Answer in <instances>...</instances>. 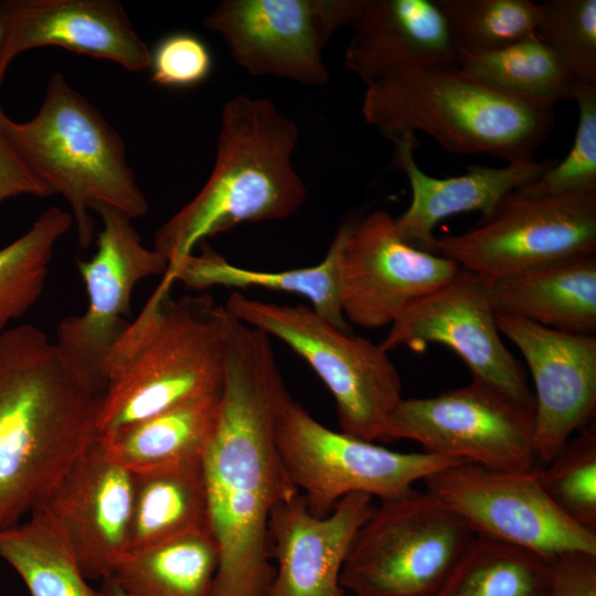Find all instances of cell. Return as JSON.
I'll list each match as a JSON object with an SVG mask.
<instances>
[{
  "instance_id": "obj_1",
  "label": "cell",
  "mask_w": 596,
  "mask_h": 596,
  "mask_svg": "<svg viewBox=\"0 0 596 596\" xmlns=\"http://www.w3.org/2000/svg\"><path fill=\"white\" fill-rule=\"evenodd\" d=\"M289 397L269 337L231 317L219 418L202 458L217 549L211 596H267L270 513L299 493L276 444Z\"/></svg>"
},
{
  "instance_id": "obj_2",
  "label": "cell",
  "mask_w": 596,
  "mask_h": 596,
  "mask_svg": "<svg viewBox=\"0 0 596 596\" xmlns=\"http://www.w3.org/2000/svg\"><path fill=\"white\" fill-rule=\"evenodd\" d=\"M103 392L39 328L0 334V530L39 510L99 437Z\"/></svg>"
},
{
  "instance_id": "obj_3",
  "label": "cell",
  "mask_w": 596,
  "mask_h": 596,
  "mask_svg": "<svg viewBox=\"0 0 596 596\" xmlns=\"http://www.w3.org/2000/svg\"><path fill=\"white\" fill-rule=\"evenodd\" d=\"M172 285L162 278L106 356L99 435L221 392L231 316Z\"/></svg>"
},
{
  "instance_id": "obj_4",
  "label": "cell",
  "mask_w": 596,
  "mask_h": 596,
  "mask_svg": "<svg viewBox=\"0 0 596 596\" xmlns=\"http://www.w3.org/2000/svg\"><path fill=\"white\" fill-rule=\"evenodd\" d=\"M299 128L267 98L243 94L223 106L212 172L200 192L155 233L169 264L206 238L247 222L288 217L307 188L292 164Z\"/></svg>"
},
{
  "instance_id": "obj_5",
  "label": "cell",
  "mask_w": 596,
  "mask_h": 596,
  "mask_svg": "<svg viewBox=\"0 0 596 596\" xmlns=\"http://www.w3.org/2000/svg\"><path fill=\"white\" fill-rule=\"evenodd\" d=\"M362 114L387 138L422 131L448 151L508 163L534 160L555 124L554 106L502 93L458 66L407 70L373 83Z\"/></svg>"
},
{
  "instance_id": "obj_6",
  "label": "cell",
  "mask_w": 596,
  "mask_h": 596,
  "mask_svg": "<svg viewBox=\"0 0 596 596\" xmlns=\"http://www.w3.org/2000/svg\"><path fill=\"white\" fill-rule=\"evenodd\" d=\"M1 124L32 174L68 203L82 248L93 241L92 211L110 207L131 220L148 213L121 137L62 73L50 76L31 119L2 111Z\"/></svg>"
},
{
  "instance_id": "obj_7",
  "label": "cell",
  "mask_w": 596,
  "mask_h": 596,
  "mask_svg": "<svg viewBox=\"0 0 596 596\" xmlns=\"http://www.w3.org/2000/svg\"><path fill=\"white\" fill-rule=\"evenodd\" d=\"M224 307L311 366L334 400L341 432L369 441L386 439L404 397L397 369L379 343L338 328L310 306L265 302L234 291Z\"/></svg>"
},
{
  "instance_id": "obj_8",
  "label": "cell",
  "mask_w": 596,
  "mask_h": 596,
  "mask_svg": "<svg viewBox=\"0 0 596 596\" xmlns=\"http://www.w3.org/2000/svg\"><path fill=\"white\" fill-rule=\"evenodd\" d=\"M475 538L426 490L380 500L353 538L340 584L351 596H437Z\"/></svg>"
},
{
  "instance_id": "obj_9",
  "label": "cell",
  "mask_w": 596,
  "mask_h": 596,
  "mask_svg": "<svg viewBox=\"0 0 596 596\" xmlns=\"http://www.w3.org/2000/svg\"><path fill=\"white\" fill-rule=\"evenodd\" d=\"M276 444L291 482L318 518L329 514L350 493L395 498L435 471L464 462L426 451H394L332 430L291 396L277 419Z\"/></svg>"
},
{
  "instance_id": "obj_10",
  "label": "cell",
  "mask_w": 596,
  "mask_h": 596,
  "mask_svg": "<svg viewBox=\"0 0 596 596\" xmlns=\"http://www.w3.org/2000/svg\"><path fill=\"white\" fill-rule=\"evenodd\" d=\"M386 439H409L426 453L492 470L534 473L542 467L533 414L473 377L430 397L403 398Z\"/></svg>"
},
{
  "instance_id": "obj_11",
  "label": "cell",
  "mask_w": 596,
  "mask_h": 596,
  "mask_svg": "<svg viewBox=\"0 0 596 596\" xmlns=\"http://www.w3.org/2000/svg\"><path fill=\"white\" fill-rule=\"evenodd\" d=\"M433 253L490 280L596 254V196L536 199L512 192L476 227L436 236Z\"/></svg>"
},
{
  "instance_id": "obj_12",
  "label": "cell",
  "mask_w": 596,
  "mask_h": 596,
  "mask_svg": "<svg viewBox=\"0 0 596 596\" xmlns=\"http://www.w3.org/2000/svg\"><path fill=\"white\" fill-rule=\"evenodd\" d=\"M359 0H222L203 26L219 34L234 61L254 76L323 86V50L349 26Z\"/></svg>"
},
{
  "instance_id": "obj_13",
  "label": "cell",
  "mask_w": 596,
  "mask_h": 596,
  "mask_svg": "<svg viewBox=\"0 0 596 596\" xmlns=\"http://www.w3.org/2000/svg\"><path fill=\"white\" fill-rule=\"evenodd\" d=\"M426 491L460 517L476 536L519 546L545 558L570 551L596 553V533L570 520L522 473L457 462L424 480Z\"/></svg>"
},
{
  "instance_id": "obj_14",
  "label": "cell",
  "mask_w": 596,
  "mask_h": 596,
  "mask_svg": "<svg viewBox=\"0 0 596 596\" xmlns=\"http://www.w3.org/2000/svg\"><path fill=\"white\" fill-rule=\"evenodd\" d=\"M429 343L448 347L473 379L492 386L534 416V396L519 360L504 345L490 298V279L460 268L443 287L414 304L379 343L422 351Z\"/></svg>"
},
{
  "instance_id": "obj_15",
  "label": "cell",
  "mask_w": 596,
  "mask_h": 596,
  "mask_svg": "<svg viewBox=\"0 0 596 596\" xmlns=\"http://www.w3.org/2000/svg\"><path fill=\"white\" fill-rule=\"evenodd\" d=\"M340 296L347 321L365 329L391 327L414 304L446 285L459 266L406 243L384 210L344 223Z\"/></svg>"
},
{
  "instance_id": "obj_16",
  "label": "cell",
  "mask_w": 596,
  "mask_h": 596,
  "mask_svg": "<svg viewBox=\"0 0 596 596\" xmlns=\"http://www.w3.org/2000/svg\"><path fill=\"white\" fill-rule=\"evenodd\" d=\"M97 214L102 230L96 252L77 264L88 305L82 315L60 321L55 342L104 392L103 366L109 350L130 322L126 317L131 312L132 291L139 281L164 275L169 262L161 253L142 244L132 220L121 212L103 207Z\"/></svg>"
},
{
  "instance_id": "obj_17",
  "label": "cell",
  "mask_w": 596,
  "mask_h": 596,
  "mask_svg": "<svg viewBox=\"0 0 596 596\" xmlns=\"http://www.w3.org/2000/svg\"><path fill=\"white\" fill-rule=\"evenodd\" d=\"M132 473L98 439L71 466L42 507L84 577L110 576L128 552Z\"/></svg>"
},
{
  "instance_id": "obj_18",
  "label": "cell",
  "mask_w": 596,
  "mask_h": 596,
  "mask_svg": "<svg viewBox=\"0 0 596 596\" xmlns=\"http://www.w3.org/2000/svg\"><path fill=\"white\" fill-rule=\"evenodd\" d=\"M501 334L522 353L534 390L533 443L540 464L594 421L596 337L555 330L496 312Z\"/></svg>"
},
{
  "instance_id": "obj_19",
  "label": "cell",
  "mask_w": 596,
  "mask_h": 596,
  "mask_svg": "<svg viewBox=\"0 0 596 596\" xmlns=\"http://www.w3.org/2000/svg\"><path fill=\"white\" fill-rule=\"evenodd\" d=\"M0 86L11 62L43 46L111 61L128 72L150 66L151 50L118 0H1Z\"/></svg>"
},
{
  "instance_id": "obj_20",
  "label": "cell",
  "mask_w": 596,
  "mask_h": 596,
  "mask_svg": "<svg viewBox=\"0 0 596 596\" xmlns=\"http://www.w3.org/2000/svg\"><path fill=\"white\" fill-rule=\"evenodd\" d=\"M373 497L350 493L326 517L313 515L302 494L278 503L268 522L274 575L267 596H347L340 575Z\"/></svg>"
},
{
  "instance_id": "obj_21",
  "label": "cell",
  "mask_w": 596,
  "mask_h": 596,
  "mask_svg": "<svg viewBox=\"0 0 596 596\" xmlns=\"http://www.w3.org/2000/svg\"><path fill=\"white\" fill-rule=\"evenodd\" d=\"M345 67L369 86L394 73L458 66V52L435 0H359Z\"/></svg>"
},
{
  "instance_id": "obj_22",
  "label": "cell",
  "mask_w": 596,
  "mask_h": 596,
  "mask_svg": "<svg viewBox=\"0 0 596 596\" xmlns=\"http://www.w3.org/2000/svg\"><path fill=\"white\" fill-rule=\"evenodd\" d=\"M393 163L408 179L412 200L407 210L394 217L398 235L408 244L433 253L434 228L444 219L479 211L480 221L490 217L502 201L517 189L545 173L554 160L508 163L502 168L470 166L457 177L435 178L423 172L414 158L417 145L413 134L390 138Z\"/></svg>"
},
{
  "instance_id": "obj_23",
  "label": "cell",
  "mask_w": 596,
  "mask_h": 596,
  "mask_svg": "<svg viewBox=\"0 0 596 596\" xmlns=\"http://www.w3.org/2000/svg\"><path fill=\"white\" fill-rule=\"evenodd\" d=\"M490 298L496 312L560 331L595 336L596 254L492 279Z\"/></svg>"
},
{
  "instance_id": "obj_24",
  "label": "cell",
  "mask_w": 596,
  "mask_h": 596,
  "mask_svg": "<svg viewBox=\"0 0 596 596\" xmlns=\"http://www.w3.org/2000/svg\"><path fill=\"white\" fill-rule=\"evenodd\" d=\"M345 226H340L324 256L317 265L286 270H255L230 263L205 242L201 253L189 254L169 264L163 277L193 290L215 286L248 289L260 288L299 295L310 307L338 328L351 331L342 312L340 296V254Z\"/></svg>"
},
{
  "instance_id": "obj_25",
  "label": "cell",
  "mask_w": 596,
  "mask_h": 596,
  "mask_svg": "<svg viewBox=\"0 0 596 596\" xmlns=\"http://www.w3.org/2000/svg\"><path fill=\"white\" fill-rule=\"evenodd\" d=\"M131 473L132 509L128 551L188 533L210 531L202 459Z\"/></svg>"
},
{
  "instance_id": "obj_26",
  "label": "cell",
  "mask_w": 596,
  "mask_h": 596,
  "mask_svg": "<svg viewBox=\"0 0 596 596\" xmlns=\"http://www.w3.org/2000/svg\"><path fill=\"white\" fill-rule=\"evenodd\" d=\"M221 392L99 435L107 453L130 471L201 460L214 434Z\"/></svg>"
},
{
  "instance_id": "obj_27",
  "label": "cell",
  "mask_w": 596,
  "mask_h": 596,
  "mask_svg": "<svg viewBox=\"0 0 596 596\" xmlns=\"http://www.w3.org/2000/svg\"><path fill=\"white\" fill-rule=\"evenodd\" d=\"M217 549L210 531L128 551L110 574L129 596H211Z\"/></svg>"
},
{
  "instance_id": "obj_28",
  "label": "cell",
  "mask_w": 596,
  "mask_h": 596,
  "mask_svg": "<svg viewBox=\"0 0 596 596\" xmlns=\"http://www.w3.org/2000/svg\"><path fill=\"white\" fill-rule=\"evenodd\" d=\"M458 67L514 97L551 106L574 100V78L538 35L486 53L459 54Z\"/></svg>"
},
{
  "instance_id": "obj_29",
  "label": "cell",
  "mask_w": 596,
  "mask_h": 596,
  "mask_svg": "<svg viewBox=\"0 0 596 596\" xmlns=\"http://www.w3.org/2000/svg\"><path fill=\"white\" fill-rule=\"evenodd\" d=\"M0 557L19 574L31 596H99L42 511L0 530Z\"/></svg>"
},
{
  "instance_id": "obj_30",
  "label": "cell",
  "mask_w": 596,
  "mask_h": 596,
  "mask_svg": "<svg viewBox=\"0 0 596 596\" xmlns=\"http://www.w3.org/2000/svg\"><path fill=\"white\" fill-rule=\"evenodd\" d=\"M552 577L544 556L476 536L439 596H547Z\"/></svg>"
},
{
  "instance_id": "obj_31",
  "label": "cell",
  "mask_w": 596,
  "mask_h": 596,
  "mask_svg": "<svg viewBox=\"0 0 596 596\" xmlns=\"http://www.w3.org/2000/svg\"><path fill=\"white\" fill-rule=\"evenodd\" d=\"M72 225L70 212L52 206L25 233L0 248V334L40 298L54 247Z\"/></svg>"
},
{
  "instance_id": "obj_32",
  "label": "cell",
  "mask_w": 596,
  "mask_h": 596,
  "mask_svg": "<svg viewBox=\"0 0 596 596\" xmlns=\"http://www.w3.org/2000/svg\"><path fill=\"white\" fill-rule=\"evenodd\" d=\"M459 54L486 53L538 35L541 4L530 0H435Z\"/></svg>"
},
{
  "instance_id": "obj_33",
  "label": "cell",
  "mask_w": 596,
  "mask_h": 596,
  "mask_svg": "<svg viewBox=\"0 0 596 596\" xmlns=\"http://www.w3.org/2000/svg\"><path fill=\"white\" fill-rule=\"evenodd\" d=\"M552 502L577 525L596 533V424L592 421L536 471Z\"/></svg>"
},
{
  "instance_id": "obj_34",
  "label": "cell",
  "mask_w": 596,
  "mask_h": 596,
  "mask_svg": "<svg viewBox=\"0 0 596 596\" xmlns=\"http://www.w3.org/2000/svg\"><path fill=\"white\" fill-rule=\"evenodd\" d=\"M575 137L566 157L513 193L526 198L596 196V86L576 84Z\"/></svg>"
},
{
  "instance_id": "obj_35",
  "label": "cell",
  "mask_w": 596,
  "mask_h": 596,
  "mask_svg": "<svg viewBox=\"0 0 596 596\" xmlns=\"http://www.w3.org/2000/svg\"><path fill=\"white\" fill-rule=\"evenodd\" d=\"M540 4L538 36L558 56L576 84L596 86V0Z\"/></svg>"
},
{
  "instance_id": "obj_36",
  "label": "cell",
  "mask_w": 596,
  "mask_h": 596,
  "mask_svg": "<svg viewBox=\"0 0 596 596\" xmlns=\"http://www.w3.org/2000/svg\"><path fill=\"white\" fill-rule=\"evenodd\" d=\"M212 65V55L201 39L177 32L158 42L151 51L149 68L157 85L183 88L205 81Z\"/></svg>"
},
{
  "instance_id": "obj_37",
  "label": "cell",
  "mask_w": 596,
  "mask_h": 596,
  "mask_svg": "<svg viewBox=\"0 0 596 596\" xmlns=\"http://www.w3.org/2000/svg\"><path fill=\"white\" fill-rule=\"evenodd\" d=\"M547 560L553 574L547 596H596V553L570 551Z\"/></svg>"
},
{
  "instance_id": "obj_38",
  "label": "cell",
  "mask_w": 596,
  "mask_h": 596,
  "mask_svg": "<svg viewBox=\"0 0 596 596\" xmlns=\"http://www.w3.org/2000/svg\"><path fill=\"white\" fill-rule=\"evenodd\" d=\"M0 106V204L20 196H50V191L32 174L1 124Z\"/></svg>"
},
{
  "instance_id": "obj_39",
  "label": "cell",
  "mask_w": 596,
  "mask_h": 596,
  "mask_svg": "<svg viewBox=\"0 0 596 596\" xmlns=\"http://www.w3.org/2000/svg\"><path fill=\"white\" fill-rule=\"evenodd\" d=\"M99 596H129L126 594L111 577H106L102 581V586L98 589Z\"/></svg>"
},
{
  "instance_id": "obj_40",
  "label": "cell",
  "mask_w": 596,
  "mask_h": 596,
  "mask_svg": "<svg viewBox=\"0 0 596 596\" xmlns=\"http://www.w3.org/2000/svg\"><path fill=\"white\" fill-rule=\"evenodd\" d=\"M1 47H2V30L0 25V53H1Z\"/></svg>"
},
{
  "instance_id": "obj_41",
  "label": "cell",
  "mask_w": 596,
  "mask_h": 596,
  "mask_svg": "<svg viewBox=\"0 0 596 596\" xmlns=\"http://www.w3.org/2000/svg\"><path fill=\"white\" fill-rule=\"evenodd\" d=\"M437 596H439V595H437Z\"/></svg>"
}]
</instances>
